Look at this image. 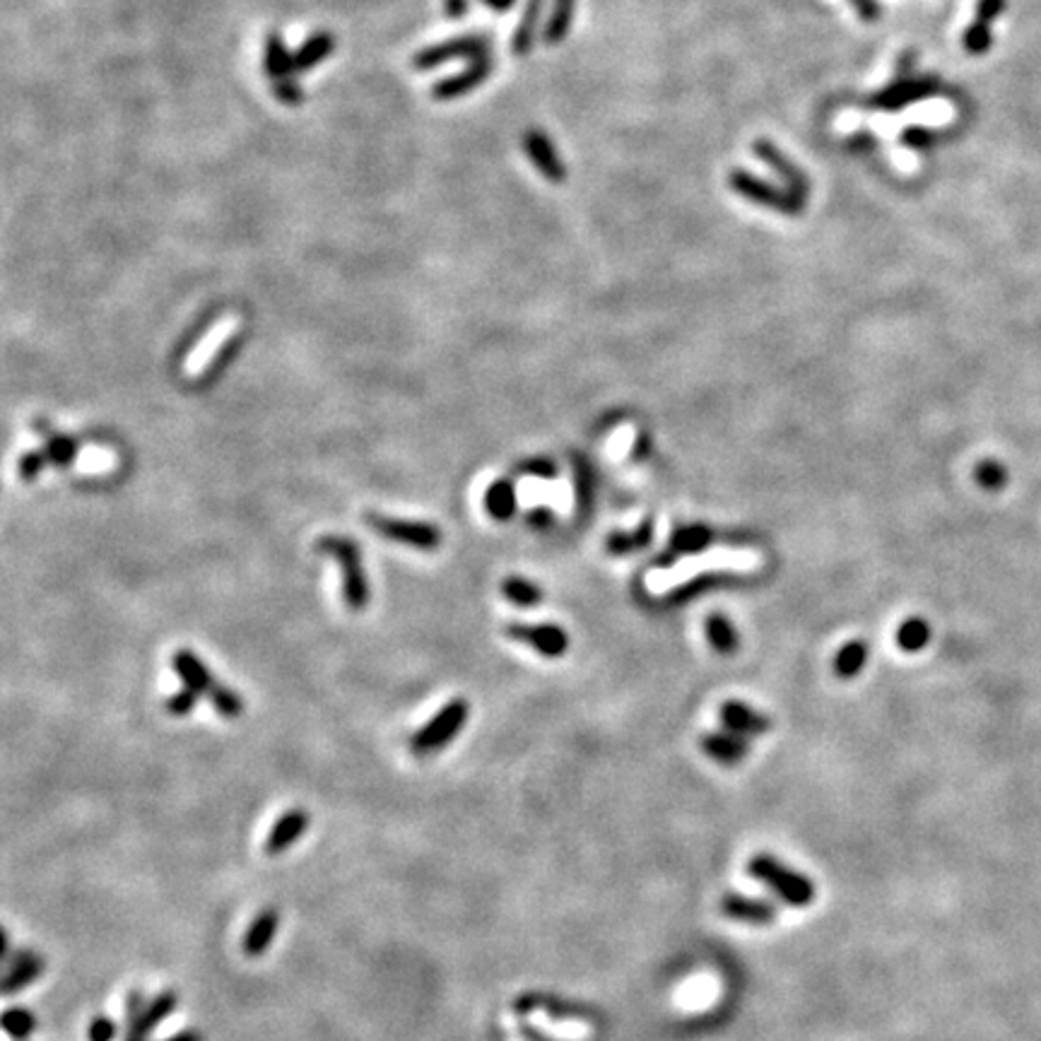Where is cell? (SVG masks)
<instances>
[{"instance_id":"obj_32","label":"cell","mask_w":1041,"mask_h":1041,"mask_svg":"<svg viewBox=\"0 0 1041 1041\" xmlns=\"http://www.w3.org/2000/svg\"><path fill=\"white\" fill-rule=\"evenodd\" d=\"M34 1027H37V1020L30 1010L12 1008L3 1015V1030L16 1041H24L34 1032Z\"/></svg>"},{"instance_id":"obj_8","label":"cell","mask_w":1041,"mask_h":1041,"mask_svg":"<svg viewBox=\"0 0 1041 1041\" xmlns=\"http://www.w3.org/2000/svg\"><path fill=\"white\" fill-rule=\"evenodd\" d=\"M938 90H940V82L935 76L897 78L892 84H888L885 90L868 97V107L882 109V111H900L904 107L923 102V99H931L933 94H938Z\"/></svg>"},{"instance_id":"obj_12","label":"cell","mask_w":1041,"mask_h":1041,"mask_svg":"<svg viewBox=\"0 0 1041 1041\" xmlns=\"http://www.w3.org/2000/svg\"><path fill=\"white\" fill-rule=\"evenodd\" d=\"M513 1010H517L519 1015H529V1012L533 1010H545L550 1018H560V1020L572 1018V1020L593 1022L598 1018V1012L589 1005L564 1001V998L548 995V993H525L513 1001Z\"/></svg>"},{"instance_id":"obj_9","label":"cell","mask_w":1041,"mask_h":1041,"mask_svg":"<svg viewBox=\"0 0 1041 1041\" xmlns=\"http://www.w3.org/2000/svg\"><path fill=\"white\" fill-rule=\"evenodd\" d=\"M752 152L758 154V160H762L774 174L781 179L783 189H789L793 196L801 198V201L808 203V193H810V181L803 174V169L798 167L793 160H789V154H783L781 148H777L772 140L760 138L752 142Z\"/></svg>"},{"instance_id":"obj_40","label":"cell","mask_w":1041,"mask_h":1041,"mask_svg":"<svg viewBox=\"0 0 1041 1041\" xmlns=\"http://www.w3.org/2000/svg\"><path fill=\"white\" fill-rule=\"evenodd\" d=\"M198 697H201V694L183 684V690H179L177 694H171L167 700V711L171 717H189L191 711L196 709V704H198Z\"/></svg>"},{"instance_id":"obj_6","label":"cell","mask_w":1041,"mask_h":1041,"mask_svg":"<svg viewBox=\"0 0 1041 1041\" xmlns=\"http://www.w3.org/2000/svg\"><path fill=\"white\" fill-rule=\"evenodd\" d=\"M468 702L466 700H451L447 707H441L437 711V717L422 725V729L412 735L410 745L418 754H430L434 750L447 748L451 740L459 735V731L468 721Z\"/></svg>"},{"instance_id":"obj_50","label":"cell","mask_w":1041,"mask_h":1041,"mask_svg":"<svg viewBox=\"0 0 1041 1041\" xmlns=\"http://www.w3.org/2000/svg\"><path fill=\"white\" fill-rule=\"evenodd\" d=\"M875 146V140L871 133H855V138L849 142V148L855 150V148H873Z\"/></svg>"},{"instance_id":"obj_24","label":"cell","mask_w":1041,"mask_h":1041,"mask_svg":"<svg viewBox=\"0 0 1041 1041\" xmlns=\"http://www.w3.org/2000/svg\"><path fill=\"white\" fill-rule=\"evenodd\" d=\"M574 10H577V0H554L550 18L545 22L543 39L548 47H558L564 41V37L572 30L574 22Z\"/></svg>"},{"instance_id":"obj_31","label":"cell","mask_w":1041,"mask_h":1041,"mask_svg":"<svg viewBox=\"0 0 1041 1041\" xmlns=\"http://www.w3.org/2000/svg\"><path fill=\"white\" fill-rule=\"evenodd\" d=\"M651 543V523H644L634 533H618L608 540V550L615 554H627L647 548Z\"/></svg>"},{"instance_id":"obj_22","label":"cell","mask_w":1041,"mask_h":1041,"mask_svg":"<svg viewBox=\"0 0 1041 1041\" xmlns=\"http://www.w3.org/2000/svg\"><path fill=\"white\" fill-rule=\"evenodd\" d=\"M41 974H44V960H41L39 954L18 952V958L10 964V972L3 981V993L10 995V993L22 991L30 987V983H34V979H39Z\"/></svg>"},{"instance_id":"obj_45","label":"cell","mask_w":1041,"mask_h":1041,"mask_svg":"<svg viewBox=\"0 0 1041 1041\" xmlns=\"http://www.w3.org/2000/svg\"><path fill=\"white\" fill-rule=\"evenodd\" d=\"M1008 8V0H979L977 3V22L991 24L998 16H1003Z\"/></svg>"},{"instance_id":"obj_52","label":"cell","mask_w":1041,"mask_h":1041,"mask_svg":"<svg viewBox=\"0 0 1041 1041\" xmlns=\"http://www.w3.org/2000/svg\"><path fill=\"white\" fill-rule=\"evenodd\" d=\"M550 519H552L550 511H545V509L531 513V523L535 525V529H545V525H550Z\"/></svg>"},{"instance_id":"obj_1","label":"cell","mask_w":1041,"mask_h":1041,"mask_svg":"<svg viewBox=\"0 0 1041 1041\" xmlns=\"http://www.w3.org/2000/svg\"><path fill=\"white\" fill-rule=\"evenodd\" d=\"M760 567V554L752 550H714L700 554V558H688L684 562L659 569L647 577V589L651 593H665L678 583L692 579L694 574L704 572V569H740V572H750V569Z\"/></svg>"},{"instance_id":"obj_54","label":"cell","mask_w":1041,"mask_h":1041,"mask_svg":"<svg viewBox=\"0 0 1041 1041\" xmlns=\"http://www.w3.org/2000/svg\"><path fill=\"white\" fill-rule=\"evenodd\" d=\"M164 1041H203V1034L196 1032V1030H187V1032L174 1034V1037H169Z\"/></svg>"},{"instance_id":"obj_21","label":"cell","mask_w":1041,"mask_h":1041,"mask_svg":"<svg viewBox=\"0 0 1041 1041\" xmlns=\"http://www.w3.org/2000/svg\"><path fill=\"white\" fill-rule=\"evenodd\" d=\"M263 68L270 80H282V78H294L297 76V63H294V53L284 47V41L278 32L268 34L266 39V53H263Z\"/></svg>"},{"instance_id":"obj_19","label":"cell","mask_w":1041,"mask_h":1041,"mask_svg":"<svg viewBox=\"0 0 1041 1041\" xmlns=\"http://www.w3.org/2000/svg\"><path fill=\"white\" fill-rule=\"evenodd\" d=\"M278 929H280L278 909H273V907L263 909L261 914L253 919V923L249 925V931L244 935V954H247V958H261V954L270 948V943L276 940Z\"/></svg>"},{"instance_id":"obj_3","label":"cell","mask_w":1041,"mask_h":1041,"mask_svg":"<svg viewBox=\"0 0 1041 1041\" xmlns=\"http://www.w3.org/2000/svg\"><path fill=\"white\" fill-rule=\"evenodd\" d=\"M317 550L331 558L340 567L342 577V601L354 612L369 605V581L362 567V552L352 538L346 535H323L319 538Z\"/></svg>"},{"instance_id":"obj_33","label":"cell","mask_w":1041,"mask_h":1041,"mask_svg":"<svg viewBox=\"0 0 1041 1041\" xmlns=\"http://www.w3.org/2000/svg\"><path fill=\"white\" fill-rule=\"evenodd\" d=\"M210 702L216 704L218 709V714L222 719H239L241 717V711H244V702H241V697L234 692V690H227L222 688V684H216V688L210 690Z\"/></svg>"},{"instance_id":"obj_11","label":"cell","mask_w":1041,"mask_h":1041,"mask_svg":"<svg viewBox=\"0 0 1041 1041\" xmlns=\"http://www.w3.org/2000/svg\"><path fill=\"white\" fill-rule=\"evenodd\" d=\"M507 637L523 641L538 653H543L545 659H558L569 647L567 632L558 624H509Z\"/></svg>"},{"instance_id":"obj_53","label":"cell","mask_w":1041,"mask_h":1041,"mask_svg":"<svg viewBox=\"0 0 1041 1041\" xmlns=\"http://www.w3.org/2000/svg\"><path fill=\"white\" fill-rule=\"evenodd\" d=\"M521 1034L525 1037V1041H554V1039H550L548 1034L533 1030V1027H529V1024H523V1027H521Z\"/></svg>"},{"instance_id":"obj_35","label":"cell","mask_w":1041,"mask_h":1041,"mask_svg":"<svg viewBox=\"0 0 1041 1041\" xmlns=\"http://www.w3.org/2000/svg\"><path fill=\"white\" fill-rule=\"evenodd\" d=\"M177 1005H179V995L174 991H164L157 998H152V1001L146 1005L142 1018H146V1022L152 1027V1030H157V1024H160L164 1018H169L171 1012L177 1010Z\"/></svg>"},{"instance_id":"obj_47","label":"cell","mask_w":1041,"mask_h":1041,"mask_svg":"<svg viewBox=\"0 0 1041 1041\" xmlns=\"http://www.w3.org/2000/svg\"><path fill=\"white\" fill-rule=\"evenodd\" d=\"M523 473L540 476V478H552L554 476V466L550 461H531L523 466Z\"/></svg>"},{"instance_id":"obj_38","label":"cell","mask_w":1041,"mask_h":1041,"mask_svg":"<svg viewBox=\"0 0 1041 1041\" xmlns=\"http://www.w3.org/2000/svg\"><path fill=\"white\" fill-rule=\"evenodd\" d=\"M707 540H709V531L704 529V525H684V529L675 533L673 548L682 552H697L707 545Z\"/></svg>"},{"instance_id":"obj_17","label":"cell","mask_w":1041,"mask_h":1041,"mask_svg":"<svg viewBox=\"0 0 1041 1041\" xmlns=\"http://www.w3.org/2000/svg\"><path fill=\"white\" fill-rule=\"evenodd\" d=\"M545 8H548V0H525L521 20L511 37V51L517 56H529L533 51L540 24H543Z\"/></svg>"},{"instance_id":"obj_46","label":"cell","mask_w":1041,"mask_h":1041,"mask_svg":"<svg viewBox=\"0 0 1041 1041\" xmlns=\"http://www.w3.org/2000/svg\"><path fill=\"white\" fill-rule=\"evenodd\" d=\"M849 3L853 6V10L859 12V18L865 22V24H873L880 20V6H878V0H849Z\"/></svg>"},{"instance_id":"obj_14","label":"cell","mask_w":1041,"mask_h":1041,"mask_svg":"<svg viewBox=\"0 0 1041 1041\" xmlns=\"http://www.w3.org/2000/svg\"><path fill=\"white\" fill-rule=\"evenodd\" d=\"M721 911L729 919L740 921V923H750V925H767L777 921L779 917V909L772 902L752 900V897L735 894V892L723 894Z\"/></svg>"},{"instance_id":"obj_27","label":"cell","mask_w":1041,"mask_h":1041,"mask_svg":"<svg viewBox=\"0 0 1041 1041\" xmlns=\"http://www.w3.org/2000/svg\"><path fill=\"white\" fill-rule=\"evenodd\" d=\"M502 593L509 603L519 608H533L543 601V591H540L535 583L525 581L521 577H507L502 581Z\"/></svg>"},{"instance_id":"obj_15","label":"cell","mask_w":1041,"mask_h":1041,"mask_svg":"<svg viewBox=\"0 0 1041 1041\" xmlns=\"http://www.w3.org/2000/svg\"><path fill=\"white\" fill-rule=\"evenodd\" d=\"M311 818H309V812L302 810V808H292L284 812V815L273 824V830H270V834L266 837V844H263V851L268 855H280L288 851L292 844H297L299 839H302V834L307 832V827H309Z\"/></svg>"},{"instance_id":"obj_29","label":"cell","mask_w":1041,"mask_h":1041,"mask_svg":"<svg viewBox=\"0 0 1041 1041\" xmlns=\"http://www.w3.org/2000/svg\"><path fill=\"white\" fill-rule=\"evenodd\" d=\"M707 637L711 641V647L721 653H731L738 649V632L735 627L725 620L723 615H711L707 620Z\"/></svg>"},{"instance_id":"obj_4","label":"cell","mask_w":1041,"mask_h":1041,"mask_svg":"<svg viewBox=\"0 0 1041 1041\" xmlns=\"http://www.w3.org/2000/svg\"><path fill=\"white\" fill-rule=\"evenodd\" d=\"M729 183L740 198H745V201L754 206L777 210L779 216L798 218V216H803V210H805V201L793 196L789 189L774 187V183L760 179L758 174H750L748 169H733L729 174Z\"/></svg>"},{"instance_id":"obj_5","label":"cell","mask_w":1041,"mask_h":1041,"mask_svg":"<svg viewBox=\"0 0 1041 1041\" xmlns=\"http://www.w3.org/2000/svg\"><path fill=\"white\" fill-rule=\"evenodd\" d=\"M480 59H490V39L482 34H463V37L439 41V44H432V47H424L422 51L412 56V68L432 70L449 61H480Z\"/></svg>"},{"instance_id":"obj_26","label":"cell","mask_w":1041,"mask_h":1041,"mask_svg":"<svg viewBox=\"0 0 1041 1041\" xmlns=\"http://www.w3.org/2000/svg\"><path fill=\"white\" fill-rule=\"evenodd\" d=\"M146 998H142L140 991H133L128 995V1020H126V1041H148V1034L152 1032V1027L142 1018L146 1012Z\"/></svg>"},{"instance_id":"obj_51","label":"cell","mask_w":1041,"mask_h":1041,"mask_svg":"<svg viewBox=\"0 0 1041 1041\" xmlns=\"http://www.w3.org/2000/svg\"><path fill=\"white\" fill-rule=\"evenodd\" d=\"M482 3L492 8L494 12H509L513 6H517V0H482Z\"/></svg>"},{"instance_id":"obj_20","label":"cell","mask_w":1041,"mask_h":1041,"mask_svg":"<svg viewBox=\"0 0 1041 1041\" xmlns=\"http://www.w3.org/2000/svg\"><path fill=\"white\" fill-rule=\"evenodd\" d=\"M702 748L711 760L721 764H738L748 758V743L743 735H735L731 731L725 733H707L702 738Z\"/></svg>"},{"instance_id":"obj_36","label":"cell","mask_w":1041,"mask_h":1041,"mask_svg":"<svg viewBox=\"0 0 1041 1041\" xmlns=\"http://www.w3.org/2000/svg\"><path fill=\"white\" fill-rule=\"evenodd\" d=\"M962 44L967 49V53H972V56H981V53H987L991 47H993V34H991V24H983V22H972L967 27V32H964V39H962Z\"/></svg>"},{"instance_id":"obj_16","label":"cell","mask_w":1041,"mask_h":1041,"mask_svg":"<svg viewBox=\"0 0 1041 1041\" xmlns=\"http://www.w3.org/2000/svg\"><path fill=\"white\" fill-rule=\"evenodd\" d=\"M721 723L725 725V731L743 735V738L764 735L769 729H772V721L743 702H725L721 707Z\"/></svg>"},{"instance_id":"obj_39","label":"cell","mask_w":1041,"mask_h":1041,"mask_svg":"<svg viewBox=\"0 0 1041 1041\" xmlns=\"http://www.w3.org/2000/svg\"><path fill=\"white\" fill-rule=\"evenodd\" d=\"M273 94L284 107H299L304 102V90L299 88V82L294 78L273 80Z\"/></svg>"},{"instance_id":"obj_42","label":"cell","mask_w":1041,"mask_h":1041,"mask_svg":"<svg viewBox=\"0 0 1041 1041\" xmlns=\"http://www.w3.org/2000/svg\"><path fill=\"white\" fill-rule=\"evenodd\" d=\"M47 453H39V451H30V453H24L20 463H18V476L24 480V482H30L34 480L41 470H44L47 466Z\"/></svg>"},{"instance_id":"obj_7","label":"cell","mask_w":1041,"mask_h":1041,"mask_svg":"<svg viewBox=\"0 0 1041 1041\" xmlns=\"http://www.w3.org/2000/svg\"><path fill=\"white\" fill-rule=\"evenodd\" d=\"M367 523L372 525L379 535L393 540V543L398 545H408L412 550L432 552V550H439L441 545V531L434 523L383 517V513H369Z\"/></svg>"},{"instance_id":"obj_18","label":"cell","mask_w":1041,"mask_h":1041,"mask_svg":"<svg viewBox=\"0 0 1041 1041\" xmlns=\"http://www.w3.org/2000/svg\"><path fill=\"white\" fill-rule=\"evenodd\" d=\"M171 668L177 670L181 682L187 684V688L196 690L198 694H210V690L218 684L210 670L206 668V663L189 649H179L171 653Z\"/></svg>"},{"instance_id":"obj_43","label":"cell","mask_w":1041,"mask_h":1041,"mask_svg":"<svg viewBox=\"0 0 1041 1041\" xmlns=\"http://www.w3.org/2000/svg\"><path fill=\"white\" fill-rule=\"evenodd\" d=\"M239 346H241V336H232L230 340H227V342H224V346H222V348L218 350V354H216V360H212V362H210V369H208V377H216V374L220 372V369H222V367H224L227 362H230V360H234V358H237V352H239Z\"/></svg>"},{"instance_id":"obj_44","label":"cell","mask_w":1041,"mask_h":1041,"mask_svg":"<svg viewBox=\"0 0 1041 1041\" xmlns=\"http://www.w3.org/2000/svg\"><path fill=\"white\" fill-rule=\"evenodd\" d=\"M117 1034H119V1024L113 1022L111 1018H107V1015L94 1018L92 1024H90V1032H88L90 1041H113V1039H117Z\"/></svg>"},{"instance_id":"obj_41","label":"cell","mask_w":1041,"mask_h":1041,"mask_svg":"<svg viewBox=\"0 0 1041 1041\" xmlns=\"http://www.w3.org/2000/svg\"><path fill=\"white\" fill-rule=\"evenodd\" d=\"M900 140H902V146H907L911 150H929L938 142V133L931 131V128L911 126V128H907V131H902Z\"/></svg>"},{"instance_id":"obj_49","label":"cell","mask_w":1041,"mask_h":1041,"mask_svg":"<svg viewBox=\"0 0 1041 1041\" xmlns=\"http://www.w3.org/2000/svg\"><path fill=\"white\" fill-rule=\"evenodd\" d=\"M914 66H917V53L914 51L904 53L900 59V66H897V78H909L911 68H914Z\"/></svg>"},{"instance_id":"obj_48","label":"cell","mask_w":1041,"mask_h":1041,"mask_svg":"<svg viewBox=\"0 0 1041 1041\" xmlns=\"http://www.w3.org/2000/svg\"><path fill=\"white\" fill-rule=\"evenodd\" d=\"M468 8H470L468 0H444V10H447V16H449L451 20L463 18L466 12H468Z\"/></svg>"},{"instance_id":"obj_28","label":"cell","mask_w":1041,"mask_h":1041,"mask_svg":"<svg viewBox=\"0 0 1041 1041\" xmlns=\"http://www.w3.org/2000/svg\"><path fill=\"white\" fill-rule=\"evenodd\" d=\"M931 641V627L929 622H923L921 618H911L902 622L900 632H897V644H900L904 651L917 653Z\"/></svg>"},{"instance_id":"obj_13","label":"cell","mask_w":1041,"mask_h":1041,"mask_svg":"<svg viewBox=\"0 0 1041 1041\" xmlns=\"http://www.w3.org/2000/svg\"><path fill=\"white\" fill-rule=\"evenodd\" d=\"M490 73H492V61L490 59L470 61L461 70V73L434 82L432 84V99H437V102H453V99L466 97L468 92L478 90L480 84L490 78Z\"/></svg>"},{"instance_id":"obj_25","label":"cell","mask_w":1041,"mask_h":1041,"mask_svg":"<svg viewBox=\"0 0 1041 1041\" xmlns=\"http://www.w3.org/2000/svg\"><path fill=\"white\" fill-rule=\"evenodd\" d=\"M484 509H488L492 519H509L517 511V490H513V484L509 480L492 482L490 490L484 492Z\"/></svg>"},{"instance_id":"obj_23","label":"cell","mask_w":1041,"mask_h":1041,"mask_svg":"<svg viewBox=\"0 0 1041 1041\" xmlns=\"http://www.w3.org/2000/svg\"><path fill=\"white\" fill-rule=\"evenodd\" d=\"M336 51V37L331 32H317L311 34L302 47L294 51L297 73H307V70L323 63L328 56Z\"/></svg>"},{"instance_id":"obj_30","label":"cell","mask_w":1041,"mask_h":1041,"mask_svg":"<svg viewBox=\"0 0 1041 1041\" xmlns=\"http://www.w3.org/2000/svg\"><path fill=\"white\" fill-rule=\"evenodd\" d=\"M868 649L863 641H849V644L839 651L834 668L841 678H853L865 665Z\"/></svg>"},{"instance_id":"obj_10","label":"cell","mask_w":1041,"mask_h":1041,"mask_svg":"<svg viewBox=\"0 0 1041 1041\" xmlns=\"http://www.w3.org/2000/svg\"><path fill=\"white\" fill-rule=\"evenodd\" d=\"M521 142H523L525 157H529L531 164L540 171V177L548 179L550 183H562L567 179V167L545 131L531 128V131L523 133Z\"/></svg>"},{"instance_id":"obj_2","label":"cell","mask_w":1041,"mask_h":1041,"mask_svg":"<svg viewBox=\"0 0 1041 1041\" xmlns=\"http://www.w3.org/2000/svg\"><path fill=\"white\" fill-rule=\"evenodd\" d=\"M748 875L764 882V885L772 890L781 902H787L793 909H805L815 902V897H818L815 882L805 878L803 873L793 871V868L781 863L769 853H758L754 859H750Z\"/></svg>"},{"instance_id":"obj_34","label":"cell","mask_w":1041,"mask_h":1041,"mask_svg":"<svg viewBox=\"0 0 1041 1041\" xmlns=\"http://www.w3.org/2000/svg\"><path fill=\"white\" fill-rule=\"evenodd\" d=\"M76 456H78V444L70 437L66 434H51L47 439V459L53 463V466H70L76 461Z\"/></svg>"},{"instance_id":"obj_37","label":"cell","mask_w":1041,"mask_h":1041,"mask_svg":"<svg viewBox=\"0 0 1041 1041\" xmlns=\"http://www.w3.org/2000/svg\"><path fill=\"white\" fill-rule=\"evenodd\" d=\"M977 482L981 484L983 490H989V492H998V490H1003L1005 488V482H1008V470L998 463V461H981L977 466V473H974Z\"/></svg>"}]
</instances>
